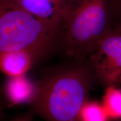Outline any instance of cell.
Listing matches in <instances>:
<instances>
[{
  "mask_svg": "<svg viewBox=\"0 0 121 121\" xmlns=\"http://www.w3.org/2000/svg\"><path fill=\"white\" fill-rule=\"evenodd\" d=\"M62 26L66 55L85 60L113 26L108 0H76Z\"/></svg>",
  "mask_w": 121,
  "mask_h": 121,
  "instance_id": "obj_3",
  "label": "cell"
},
{
  "mask_svg": "<svg viewBox=\"0 0 121 121\" xmlns=\"http://www.w3.org/2000/svg\"></svg>",
  "mask_w": 121,
  "mask_h": 121,
  "instance_id": "obj_11",
  "label": "cell"
},
{
  "mask_svg": "<svg viewBox=\"0 0 121 121\" xmlns=\"http://www.w3.org/2000/svg\"><path fill=\"white\" fill-rule=\"evenodd\" d=\"M118 84H121V77L120 78H119V81H118Z\"/></svg>",
  "mask_w": 121,
  "mask_h": 121,
  "instance_id": "obj_10",
  "label": "cell"
},
{
  "mask_svg": "<svg viewBox=\"0 0 121 121\" xmlns=\"http://www.w3.org/2000/svg\"><path fill=\"white\" fill-rule=\"evenodd\" d=\"M37 58L26 51L0 53V69L9 77L24 75Z\"/></svg>",
  "mask_w": 121,
  "mask_h": 121,
  "instance_id": "obj_5",
  "label": "cell"
},
{
  "mask_svg": "<svg viewBox=\"0 0 121 121\" xmlns=\"http://www.w3.org/2000/svg\"><path fill=\"white\" fill-rule=\"evenodd\" d=\"M94 78L89 62L51 76L37 88L34 110L48 121H78Z\"/></svg>",
  "mask_w": 121,
  "mask_h": 121,
  "instance_id": "obj_1",
  "label": "cell"
},
{
  "mask_svg": "<svg viewBox=\"0 0 121 121\" xmlns=\"http://www.w3.org/2000/svg\"><path fill=\"white\" fill-rule=\"evenodd\" d=\"M88 57L99 82L105 87L118 84L121 77V26H112Z\"/></svg>",
  "mask_w": 121,
  "mask_h": 121,
  "instance_id": "obj_4",
  "label": "cell"
},
{
  "mask_svg": "<svg viewBox=\"0 0 121 121\" xmlns=\"http://www.w3.org/2000/svg\"><path fill=\"white\" fill-rule=\"evenodd\" d=\"M103 105L110 119L121 121V89L116 85L106 87Z\"/></svg>",
  "mask_w": 121,
  "mask_h": 121,
  "instance_id": "obj_7",
  "label": "cell"
},
{
  "mask_svg": "<svg viewBox=\"0 0 121 121\" xmlns=\"http://www.w3.org/2000/svg\"><path fill=\"white\" fill-rule=\"evenodd\" d=\"M33 116L31 113H29L27 114L21 116L20 117L14 119L13 121H31Z\"/></svg>",
  "mask_w": 121,
  "mask_h": 121,
  "instance_id": "obj_9",
  "label": "cell"
},
{
  "mask_svg": "<svg viewBox=\"0 0 121 121\" xmlns=\"http://www.w3.org/2000/svg\"><path fill=\"white\" fill-rule=\"evenodd\" d=\"M60 29L10 0H0V53L26 51L38 59L52 49Z\"/></svg>",
  "mask_w": 121,
  "mask_h": 121,
  "instance_id": "obj_2",
  "label": "cell"
},
{
  "mask_svg": "<svg viewBox=\"0 0 121 121\" xmlns=\"http://www.w3.org/2000/svg\"><path fill=\"white\" fill-rule=\"evenodd\" d=\"M37 88L25 75L9 77L4 90L7 99L12 104H20L34 102Z\"/></svg>",
  "mask_w": 121,
  "mask_h": 121,
  "instance_id": "obj_6",
  "label": "cell"
},
{
  "mask_svg": "<svg viewBox=\"0 0 121 121\" xmlns=\"http://www.w3.org/2000/svg\"><path fill=\"white\" fill-rule=\"evenodd\" d=\"M110 117L102 104L95 101L85 103L78 115V121H109Z\"/></svg>",
  "mask_w": 121,
  "mask_h": 121,
  "instance_id": "obj_8",
  "label": "cell"
}]
</instances>
